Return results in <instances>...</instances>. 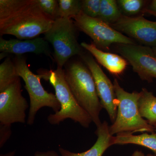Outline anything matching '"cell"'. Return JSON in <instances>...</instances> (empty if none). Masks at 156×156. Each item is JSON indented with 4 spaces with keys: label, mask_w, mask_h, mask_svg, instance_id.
Wrapping results in <instances>:
<instances>
[{
    "label": "cell",
    "mask_w": 156,
    "mask_h": 156,
    "mask_svg": "<svg viewBox=\"0 0 156 156\" xmlns=\"http://www.w3.org/2000/svg\"><path fill=\"white\" fill-rule=\"evenodd\" d=\"M54 20L42 10L38 0H1L0 34L19 40L34 39L46 33Z\"/></svg>",
    "instance_id": "6da1fadb"
},
{
    "label": "cell",
    "mask_w": 156,
    "mask_h": 156,
    "mask_svg": "<svg viewBox=\"0 0 156 156\" xmlns=\"http://www.w3.org/2000/svg\"><path fill=\"white\" fill-rule=\"evenodd\" d=\"M65 77L80 106L88 113L97 128L101 124L100 112L103 108L98 95L92 73L82 62L73 61L66 65Z\"/></svg>",
    "instance_id": "7a4b0ae2"
},
{
    "label": "cell",
    "mask_w": 156,
    "mask_h": 156,
    "mask_svg": "<svg viewBox=\"0 0 156 156\" xmlns=\"http://www.w3.org/2000/svg\"><path fill=\"white\" fill-rule=\"evenodd\" d=\"M117 101L116 118L109 126L111 136L123 132L133 133L147 132L154 133L155 128L140 113L138 101L141 92H126L120 86L116 79L113 82Z\"/></svg>",
    "instance_id": "3957f363"
},
{
    "label": "cell",
    "mask_w": 156,
    "mask_h": 156,
    "mask_svg": "<svg viewBox=\"0 0 156 156\" xmlns=\"http://www.w3.org/2000/svg\"><path fill=\"white\" fill-rule=\"evenodd\" d=\"M47 80L55 89V95L61 105L59 111L48 116L49 122L51 125H58L69 119L84 128H89L92 122V119L80 106L73 95L65 77L63 69L50 70L47 72Z\"/></svg>",
    "instance_id": "277c9868"
},
{
    "label": "cell",
    "mask_w": 156,
    "mask_h": 156,
    "mask_svg": "<svg viewBox=\"0 0 156 156\" xmlns=\"http://www.w3.org/2000/svg\"><path fill=\"white\" fill-rule=\"evenodd\" d=\"M14 62L17 75L24 81L30 100L27 124L30 126L33 125L37 112L42 108H50L54 113L59 111L61 105L56 95L46 91L41 83L42 79L47 80V73L39 75L34 74L29 68L26 58L23 55H16Z\"/></svg>",
    "instance_id": "5b68a950"
},
{
    "label": "cell",
    "mask_w": 156,
    "mask_h": 156,
    "mask_svg": "<svg viewBox=\"0 0 156 156\" xmlns=\"http://www.w3.org/2000/svg\"><path fill=\"white\" fill-rule=\"evenodd\" d=\"M72 18L58 17L44 34V38L53 46L57 68L62 69L69 60L82 55V47L77 40L76 27Z\"/></svg>",
    "instance_id": "8992f818"
},
{
    "label": "cell",
    "mask_w": 156,
    "mask_h": 156,
    "mask_svg": "<svg viewBox=\"0 0 156 156\" xmlns=\"http://www.w3.org/2000/svg\"><path fill=\"white\" fill-rule=\"evenodd\" d=\"M73 18L76 27L89 36L97 47L107 49L113 44H135L132 39L98 18L89 17L82 12Z\"/></svg>",
    "instance_id": "52a82bcc"
},
{
    "label": "cell",
    "mask_w": 156,
    "mask_h": 156,
    "mask_svg": "<svg viewBox=\"0 0 156 156\" xmlns=\"http://www.w3.org/2000/svg\"><path fill=\"white\" fill-rule=\"evenodd\" d=\"M28 102L23 96L20 77L0 92V125L24 124Z\"/></svg>",
    "instance_id": "ba28073f"
},
{
    "label": "cell",
    "mask_w": 156,
    "mask_h": 156,
    "mask_svg": "<svg viewBox=\"0 0 156 156\" xmlns=\"http://www.w3.org/2000/svg\"><path fill=\"white\" fill-rule=\"evenodd\" d=\"M117 51L127 60L143 80L156 79V56L152 48L135 44H119Z\"/></svg>",
    "instance_id": "9c48e42d"
},
{
    "label": "cell",
    "mask_w": 156,
    "mask_h": 156,
    "mask_svg": "<svg viewBox=\"0 0 156 156\" xmlns=\"http://www.w3.org/2000/svg\"><path fill=\"white\" fill-rule=\"evenodd\" d=\"M82 57L94 78L98 95L102 108L106 110L111 121L114 123L118 109L114 84L93 57L89 55H83Z\"/></svg>",
    "instance_id": "30bf717a"
},
{
    "label": "cell",
    "mask_w": 156,
    "mask_h": 156,
    "mask_svg": "<svg viewBox=\"0 0 156 156\" xmlns=\"http://www.w3.org/2000/svg\"><path fill=\"white\" fill-rule=\"evenodd\" d=\"M116 30L128 35L144 46L156 47V22L143 17H132L122 15L110 25Z\"/></svg>",
    "instance_id": "8fae6325"
},
{
    "label": "cell",
    "mask_w": 156,
    "mask_h": 156,
    "mask_svg": "<svg viewBox=\"0 0 156 156\" xmlns=\"http://www.w3.org/2000/svg\"><path fill=\"white\" fill-rule=\"evenodd\" d=\"M0 51L4 53H12L22 55L26 53L44 54L51 56V52L49 43L44 38L37 37L28 40L19 39L5 40L0 38Z\"/></svg>",
    "instance_id": "7c38bea8"
},
{
    "label": "cell",
    "mask_w": 156,
    "mask_h": 156,
    "mask_svg": "<svg viewBox=\"0 0 156 156\" xmlns=\"http://www.w3.org/2000/svg\"><path fill=\"white\" fill-rule=\"evenodd\" d=\"M80 45L95 57L98 63L112 74L119 75L126 69L127 62L122 56L114 53L104 52L99 50L93 43L83 42Z\"/></svg>",
    "instance_id": "4fadbf2b"
},
{
    "label": "cell",
    "mask_w": 156,
    "mask_h": 156,
    "mask_svg": "<svg viewBox=\"0 0 156 156\" xmlns=\"http://www.w3.org/2000/svg\"><path fill=\"white\" fill-rule=\"evenodd\" d=\"M95 134L98 138L96 142L89 150L76 153L60 147L58 149L61 156H102L105 151L112 145V136L109 131L108 123L104 121L97 128Z\"/></svg>",
    "instance_id": "5bb4252c"
},
{
    "label": "cell",
    "mask_w": 156,
    "mask_h": 156,
    "mask_svg": "<svg viewBox=\"0 0 156 156\" xmlns=\"http://www.w3.org/2000/svg\"><path fill=\"white\" fill-rule=\"evenodd\" d=\"M112 145L134 144L142 146L152 151L156 155V133L134 135L132 133L123 132L116 136H112Z\"/></svg>",
    "instance_id": "9a60e30c"
},
{
    "label": "cell",
    "mask_w": 156,
    "mask_h": 156,
    "mask_svg": "<svg viewBox=\"0 0 156 156\" xmlns=\"http://www.w3.org/2000/svg\"><path fill=\"white\" fill-rule=\"evenodd\" d=\"M138 101L140 114L151 126L156 123V97L153 93L143 88Z\"/></svg>",
    "instance_id": "2e32d148"
},
{
    "label": "cell",
    "mask_w": 156,
    "mask_h": 156,
    "mask_svg": "<svg viewBox=\"0 0 156 156\" xmlns=\"http://www.w3.org/2000/svg\"><path fill=\"white\" fill-rule=\"evenodd\" d=\"M122 15L116 1L101 0L97 18L110 25L118 21Z\"/></svg>",
    "instance_id": "e0dca14e"
},
{
    "label": "cell",
    "mask_w": 156,
    "mask_h": 156,
    "mask_svg": "<svg viewBox=\"0 0 156 156\" xmlns=\"http://www.w3.org/2000/svg\"><path fill=\"white\" fill-rule=\"evenodd\" d=\"M14 62L8 57L0 65V92L18 77Z\"/></svg>",
    "instance_id": "ac0fdd59"
},
{
    "label": "cell",
    "mask_w": 156,
    "mask_h": 156,
    "mask_svg": "<svg viewBox=\"0 0 156 156\" xmlns=\"http://www.w3.org/2000/svg\"><path fill=\"white\" fill-rule=\"evenodd\" d=\"M58 2V17L73 18L82 12L80 1L59 0Z\"/></svg>",
    "instance_id": "d6986e66"
},
{
    "label": "cell",
    "mask_w": 156,
    "mask_h": 156,
    "mask_svg": "<svg viewBox=\"0 0 156 156\" xmlns=\"http://www.w3.org/2000/svg\"><path fill=\"white\" fill-rule=\"evenodd\" d=\"M121 12L129 17L140 13L144 6L143 0H119L117 1Z\"/></svg>",
    "instance_id": "ffe728a7"
},
{
    "label": "cell",
    "mask_w": 156,
    "mask_h": 156,
    "mask_svg": "<svg viewBox=\"0 0 156 156\" xmlns=\"http://www.w3.org/2000/svg\"><path fill=\"white\" fill-rule=\"evenodd\" d=\"M101 0L81 1V10L84 14L89 17L97 18L100 11Z\"/></svg>",
    "instance_id": "44dd1931"
},
{
    "label": "cell",
    "mask_w": 156,
    "mask_h": 156,
    "mask_svg": "<svg viewBox=\"0 0 156 156\" xmlns=\"http://www.w3.org/2000/svg\"><path fill=\"white\" fill-rule=\"evenodd\" d=\"M39 4L45 14L53 20L58 18V4L56 0H38Z\"/></svg>",
    "instance_id": "7402d4cb"
},
{
    "label": "cell",
    "mask_w": 156,
    "mask_h": 156,
    "mask_svg": "<svg viewBox=\"0 0 156 156\" xmlns=\"http://www.w3.org/2000/svg\"><path fill=\"white\" fill-rule=\"evenodd\" d=\"M10 125H0V148H2L10 138L12 131Z\"/></svg>",
    "instance_id": "603a6c76"
},
{
    "label": "cell",
    "mask_w": 156,
    "mask_h": 156,
    "mask_svg": "<svg viewBox=\"0 0 156 156\" xmlns=\"http://www.w3.org/2000/svg\"><path fill=\"white\" fill-rule=\"evenodd\" d=\"M32 156H61L55 151H37Z\"/></svg>",
    "instance_id": "cb8c5ba5"
},
{
    "label": "cell",
    "mask_w": 156,
    "mask_h": 156,
    "mask_svg": "<svg viewBox=\"0 0 156 156\" xmlns=\"http://www.w3.org/2000/svg\"><path fill=\"white\" fill-rule=\"evenodd\" d=\"M145 12L154 15L156 17V0L152 1L150 5L145 9Z\"/></svg>",
    "instance_id": "d4e9b609"
},
{
    "label": "cell",
    "mask_w": 156,
    "mask_h": 156,
    "mask_svg": "<svg viewBox=\"0 0 156 156\" xmlns=\"http://www.w3.org/2000/svg\"><path fill=\"white\" fill-rule=\"evenodd\" d=\"M131 156H154L153 155L151 154H144L141 151H134L132 154Z\"/></svg>",
    "instance_id": "484cf974"
},
{
    "label": "cell",
    "mask_w": 156,
    "mask_h": 156,
    "mask_svg": "<svg viewBox=\"0 0 156 156\" xmlns=\"http://www.w3.org/2000/svg\"><path fill=\"white\" fill-rule=\"evenodd\" d=\"M15 154V151H13L10 152L6 154H2L0 156H14Z\"/></svg>",
    "instance_id": "4316f807"
},
{
    "label": "cell",
    "mask_w": 156,
    "mask_h": 156,
    "mask_svg": "<svg viewBox=\"0 0 156 156\" xmlns=\"http://www.w3.org/2000/svg\"><path fill=\"white\" fill-rule=\"evenodd\" d=\"M153 50L154 53L155 54L156 56V47H154V48H152Z\"/></svg>",
    "instance_id": "83f0119b"
},
{
    "label": "cell",
    "mask_w": 156,
    "mask_h": 156,
    "mask_svg": "<svg viewBox=\"0 0 156 156\" xmlns=\"http://www.w3.org/2000/svg\"><path fill=\"white\" fill-rule=\"evenodd\" d=\"M152 126H153L154 128H156V123H154V124Z\"/></svg>",
    "instance_id": "f1b7e54d"
},
{
    "label": "cell",
    "mask_w": 156,
    "mask_h": 156,
    "mask_svg": "<svg viewBox=\"0 0 156 156\" xmlns=\"http://www.w3.org/2000/svg\"><path fill=\"white\" fill-rule=\"evenodd\" d=\"M154 156H156V155H154Z\"/></svg>",
    "instance_id": "f546056e"
},
{
    "label": "cell",
    "mask_w": 156,
    "mask_h": 156,
    "mask_svg": "<svg viewBox=\"0 0 156 156\" xmlns=\"http://www.w3.org/2000/svg\"></svg>",
    "instance_id": "4dcf8cb0"
}]
</instances>
